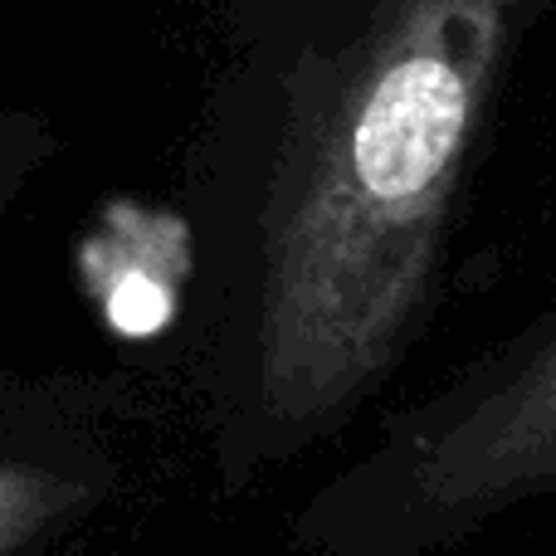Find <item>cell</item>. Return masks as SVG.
<instances>
[{
	"label": "cell",
	"instance_id": "cell-1",
	"mask_svg": "<svg viewBox=\"0 0 556 556\" xmlns=\"http://www.w3.org/2000/svg\"><path fill=\"white\" fill-rule=\"evenodd\" d=\"M513 0H376L298 98L244 313V405L274 450L401 356L508 49Z\"/></svg>",
	"mask_w": 556,
	"mask_h": 556
},
{
	"label": "cell",
	"instance_id": "cell-2",
	"mask_svg": "<svg viewBox=\"0 0 556 556\" xmlns=\"http://www.w3.org/2000/svg\"><path fill=\"white\" fill-rule=\"evenodd\" d=\"M556 483V313L410 444L405 493L430 518H483Z\"/></svg>",
	"mask_w": 556,
	"mask_h": 556
},
{
	"label": "cell",
	"instance_id": "cell-3",
	"mask_svg": "<svg viewBox=\"0 0 556 556\" xmlns=\"http://www.w3.org/2000/svg\"><path fill=\"white\" fill-rule=\"evenodd\" d=\"M78 503H84V479L74 469L25 459V454H0V556L35 542Z\"/></svg>",
	"mask_w": 556,
	"mask_h": 556
}]
</instances>
